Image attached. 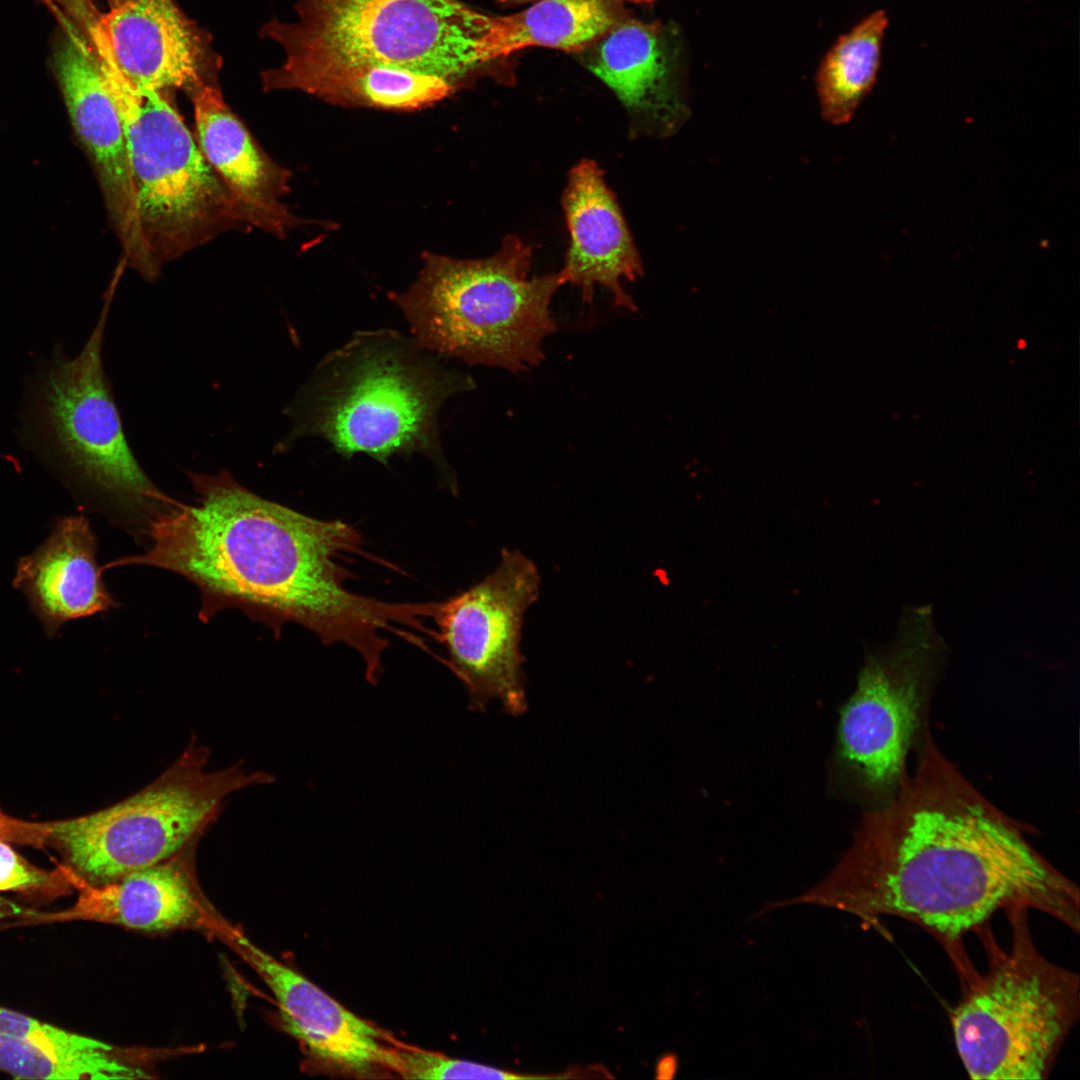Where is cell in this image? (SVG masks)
I'll list each match as a JSON object with an SVG mask.
<instances>
[{
	"mask_svg": "<svg viewBox=\"0 0 1080 1080\" xmlns=\"http://www.w3.org/2000/svg\"><path fill=\"white\" fill-rule=\"evenodd\" d=\"M0 839L43 847L46 845L45 822L23 821L0 811Z\"/></svg>",
	"mask_w": 1080,
	"mask_h": 1080,
	"instance_id": "d4e9b609",
	"label": "cell"
},
{
	"mask_svg": "<svg viewBox=\"0 0 1080 1080\" xmlns=\"http://www.w3.org/2000/svg\"><path fill=\"white\" fill-rule=\"evenodd\" d=\"M888 23L885 10L874 11L841 35L823 58L816 89L825 121L833 125L849 122L873 88Z\"/></svg>",
	"mask_w": 1080,
	"mask_h": 1080,
	"instance_id": "7402d4cb",
	"label": "cell"
},
{
	"mask_svg": "<svg viewBox=\"0 0 1080 1080\" xmlns=\"http://www.w3.org/2000/svg\"><path fill=\"white\" fill-rule=\"evenodd\" d=\"M383 1068L407 1079H565L564 1071L553 1074L516 1072L482 1063L451 1058L435 1052L403 1046H386Z\"/></svg>",
	"mask_w": 1080,
	"mask_h": 1080,
	"instance_id": "603a6c76",
	"label": "cell"
},
{
	"mask_svg": "<svg viewBox=\"0 0 1080 1080\" xmlns=\"http://www.w3.org/2000/svg\"><path fill=\"white\" fill-rule=\"evenodd\" d=\"M536 565L503 549L496 569L468 590L441 602L435 619L448 666L475 709L493 700L511 715L526 710L521 633L526 610L539 595Z\"/></svg>",
	"mask_w": 1080,
	"mask_h": 1080,
	"instance_id": "8fae6325",
	"label": "cell"
},
{
	"mask_svg": "<svg viewBox=\"0 0 1080 1080\" xmlns=\"http://www.w3.org/2000/svg\"><path fill=\"white\" fill-rule=\"evenodd\" d=\"M422 259L413 284L389 294L420 347L512 373L540 365L543 341L557 331L550 302L562 283L558 273L529 276L530 246L510 235L486 258Z\"/></svg>",
	"mask_w": 1080,
	"mask_h": 1080,
	"instance_id": "277c9868",
	"label": "cell"
},
{
	"mask_svg": "<svg viewBox=\"0 0 1080 1080\" xmlns=\"http://www.w3.org/2000/svg\"><path fill=\"white\" fill-rule=\"evenodd\" d=\"M676 55L664 27L628 20L594 43L587 68L605 83L645 131L670 136L689 110L677 78Z\"/></svg>",
	"mask_w": 1080,
	"mask_h": 1080,
	"instance_id": "ac0fdd59",
	"label": "cell"
},
{
	"mask_svg": "<svg viewBox=\"0 0 1080 1080\" xmlns=\"http://www.w3.org/2000/svg\"><path fill=\"white\" fill-rule=\"evenodd\" d=\"M92 45L123 123L137 223L154 279L163 264L245 223L165 92L132 84L103 33Z\"/></svg>",
	"mask_w": 1080,
	"mask_h": 1080,
	"instance_id": "52a82bcc",
	"label": "cell"
},
{
	"mask_svg": "<svg viewBox=\"0 0 1080 1080\" xmlns=\"http://www.w3.org/2000/svg\"><path fill=\"white\" fill-rule=\"evenodd\" d=\"M108 304L75 357L55 349L37 368L22 409V441L78 502L136 514L143 531L173 499L127 442L102 360Z\"/></svg>",
	"mask_w": 1080,
	"mask_h": 1080,
	"instance_id": "5b68a950",
	"label": "cell"
},
{
	"mask_svg": "<svg viewBox=\"0 0 1080 1080\" xmlns=\"http://www.w3.org/2000/svg\"><path fill=\"white\" fill-rule=\"evenodd\" d=\"M949 652L924 604L903 608L892 640L867 657L839 738L842 756L871 793L889 800L907 778V755Z\"/></svg>",
	"mask_w": 1080,
	"mask_h": 1080,
	"instance_id": "30bf717a",
	"label": "cell"
},
{
	"mask_svg": "<svg viewBox=\"0 0 1080 1080\" xmlns=\"http://www.w3.org/2000/svg\"><path fill=\"white\" fill-rule=\"evenodd\" d=\"M193 503L173 500L143 533L144 553L107 568L144 565L183 576L200 592L199 618L237 608L275 634L286 623L314 632L325 644L354 648L375 684L388 642L384 630L420 629L425 603H390L345 588L341 559L359 553V533L340 520L311 518L264 499L229 473H189Z\"/></svg>",
	"mask_w": 1080,
	"mask_h": 1080,
	"instance_id": "7a4b0ae2",
	"label": "cell"
},
{
	"mask_svg": "<svg viewBox=\"0 0 1080 1080\" xmlns=\"http://www.w3.org/2000/svg\"><path fill=\"white\" fill-rule=\"evenodd\" d=\"M498 1H501L503 3L512 4V5H516V4H528V3L530 4V3H533V2L538 1V0H498ZM607 1H616V0H607ZM621 1H630V2L642 3V2H651L653 0H621Z\"/></svg>",
	"mask_w": 1080,
	"mask_h": 1080,
	"instance_id": "4316f807",
	"label": "cell"
},
{
	"mask_svg": "<svg viewBox=\"0 0 1080 1080\" xmlns=\"http://www.w3.org/2000/svg\"><path fill=\"white\" fill-rule=\"evenodd\" d=\"M298 18H276L260 34L284 62L333 61L434 76L455 91L487 66L485 13L459 0H296Z\"/></svg>",
	"mask_w": 1080,
	"mask_h": 1080,
	"instance_id": "ba28073f",
	"label": "cell"
},
{
	"mask_svg": "<svg viewBox=\"0 0 1080 1080\" xmlns=\"http://www.w3.org/2000/svg\"><path fill=\"white\" fill-rule=\"evenodd\" d=\"M108 6L99 25L132 84L188 94L210 81L208 42L174 0H108Z\"/></svg>",
	"mask_w": 1080,
	"mask_h": 1080,
	"instance_id": "5bb4252c",
	"label": "cell"
},
{
	"mask_svg": "<svg viewBox=\"0 0 1080 1080\" xmlns=\"http://www.w3.org/2000/svg\"><path fill=\"white\" fill-rule=\"evenodd\" d=\"M208 751L189 747L157 779L130 797L87 815L46 822V846L93 885L165 861L215 820L226 797L271 782L240 766L206 771Z\"/></svg>",
	"mask_w": 1080,
	"mask_h": 1080,
	"instance_id": "9c48e42d",
	"label": "cell"
},
{
	"mask_svg": "<svg viewBox=\"0 0 1080 1080\" xmlns=\"http://www.w3.org/2000/svg\"><path fill=\"white\" fill-rule=\"evenodd\" d=\"M0 1071L23 1079L149 1077L111 1044L1 1006Z\"/></svg>",
	"mask_w": 1080,
	"mask_h": 1080,
	"instance_id": "44dd1931",
	"label": "cell"
},
{
	"mask_svg": "<svg viewBox=\"0 0 1080 1080\" xmlns=\"http://www.w3.org/2000/svg\"><path fill=\"white\" fill-rule=\"evenodd\" d=\"M54 66L72 125L89 153L128 265L143 277L149 265L139 233L123 123L87 35L62 13Z\"/></svg>",
	"mask_w": 1080,
	"mask_h": 1080,
	"instance_id": "7c38bea8",
	"label": "cell"
},
{
	"mask_svg": "<svg viewBox=\"0 0 1080 1080\" xmlns=\"http://www.w3.org/2000/svg\"><path fill=\"white\" fill-rule=\"evenodd\" d=\"M439 358L394 330L357 332L319 362L287 406L292 428L277 448L314 436L347 459L363 453L387 464L419 453L442 464L440 409L475 383Z\"/></svg>",
	"mask_w": 1080,
	"mask_h": 1080,
	"instance_id": "3957f363",
	"label": "cell"
},
{
	"mask_svg": "<svg viewBox=\"0 0 1080 1080\" xmlns=\"http://www.w3.org/2000/svg\"><path fill=\"white\" fill-rule=\"evenodd\" d=\"M103 569L89 520L70 515L56 521L46 540L17 561L12 585L51 638L68 621L118 605L103 582Z\"/></svg>",
	"mask_w": 1080,
	"mask_h": 1080,
	"instance_id": "e0dca14e",
	"label": "cell"
},
{
	"mask_svg": "<svg viewBox=\"0 0 1080 1080\" xmlns=\"http://www.w3.org/2000/svg\"><path fill=\"white\" fill-rule=\"evenodd\" d=\"M265 91L298 90L330 104L411 112L454 93L445 80L409 71L333 61L283 62L261 73Z\"/></svg>",
	"mask_w": 1080,
	"mask_h": 1080,
	"instance_id": "ffe728a7",
	"label": "cell"
},
{
	"mask_svg": "<svg viewBox=\"0 0 1080 1080\" xmlns=\"http://www.w3.org/2000/svg\"><path fill=\"white\" fill-rule=\"evenodd\" d=\"M917 766L873 813L824 881L783 904L911 921L951 947L998 911L1037 910L1078 933V886L940 752L925 731Z\"/></svg>",
	"mask_w": 1080,
	"mask_h": 1080,
	"instance_id": "6da1fadb",
	"label": "cell"
},
{
	"mask_svg": "<svg viewBox=\"0 0 1080 1080\" xmlns=\"http://www.w3.org/2000/svg\"><path fill=\"white\" fill-rule=\"evenodd\" d=\"M0 839V891L58 896L72 886L64 865L55 870L39 868Z\"/></svg>",
	"mask_w": 1080,
	"mask_h": 1080,
	"instance_id": "cb8c5ba5",
	"label": "cell"
},
{
	"mask_svg": "<svg viewBox=\"0 0 1080 1080\" xmlns=\"http://www.w3.org/2000/svg\"><path fill=\"white\" fill-rule=\"evenodd\" d=\"M1007 914L1010 946L988 943L987 970L951 1013L955 1046L971 1079L1042 1080L1079 1019L1080 977L1039 952L1028 910Z\"/></svg>",
	"mask_w": 1080,
	"mask_h": 1080,
	"instance_id": "8992f818",
	"label": "cell"
},
{
	"mask_svg": "<svg viewBox=\"0 0 1080 1080\" xmlns=\"http://www.w3.org/2000/svg\"><path fill=\"white\" fill-rule=\"evenodd\" d=\"M228 936L273 993L286 1031L299 1040L314 1059L359 1076L383 1068L386 1045L375 1025L348 1010L243 934L231 931Z\"/></svg>",
	"mask_w": 1080,
	"mask_h": 1080,
	"instance_id": "4fadbf2b",
	"label": "cell"
},
{
	"mask_svg": "<svg viewBox=\"0 0 1080 1080\" xmlns=\"http://www.w3.org/2000/svg\"><path fill=\"white\" fill-rule=\"evenodd\" d=\"M65 11V16L76 24L84 33L98 21L100 13L92 0H51Z\"/></svg>",
	"mask_w": 1080,
	"mask_h": 1080,
	"instance_id": "484cf974",
	"label": "cell"
},
{
	"mask_svg": "<svg viewBox=\"0 0 1080 1080\" xmlns=\"http://www.w3.org/2000/svg\"><path fill=\"white\" fill-rule=\"evenodd\" d=\"M188 95L198 146L238 205L244 223L284 238L303 223L282 202L290 190V171L258 146L215 83H201Z\"/></svg>",
	"mask_w": 1080,
	"mask_h": 1080,
	"instance_id": "2e32d148",
	"label": "cell"
},
{
	"mask_svg": "<svg viewBox=\"0 0 1080 1080\" xmlns=\"http://www.w3.org/2000/svg\"><path fill=\"white\" fill-rule=\"evenodd\" d=\"M182 850L165 861L101 885L85 882L65 865L71 885L79 891L77 900L65 910L31 914L27 920L94 921L143 931L190 925L199 920L201 911L190 871L180 859Z\"/></svg>",
	"mask_w": 1080,
	"mask_h": 1080,
	"instance_id": "d6986e66",
	"label": "cell"
},
{
	"mask_svg": "<svg viewBox=\"0 0 1080 1080\" xmlns=\"http://www.w3.org/2000/svg\"><path fill=\"white\" fill-rule=\"evenodd\" d=\"M562 204L570 235L558 273L562 285L580 288L585 302L592 301L595 285H602L616 307L636 311L621 280L642 276V262L603 171L593 160L584 159L570 171Z\"/></svg>",
	"mask_w": 1080,
	"mask_h": 1080,
	"instance_id": "9a60e30c",
	"label": "cell"
}]
</instances>
